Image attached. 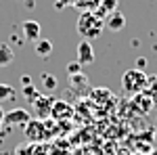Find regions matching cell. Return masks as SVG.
Segmentation results:
<instances>
[{"label": "cell", "mask_w": 157, "mask_h": 155, "mask_svg": "<svg viewBox=\"0 0 157 155\" xmlns=\"http://www.w3.org/2000/svg\"><path fill=\"white\" fill-rule=\"evenodd\" d=\"M103 27H105V23L101 17L94 15V11H84L78 19V34L82 36V40H88V42L101 38Z\"/></svg>", "instance_id": "1"}, {"label": "cell", "mask_w": 157, "mask_h": 155, "mask_svg": "<svg viewBox=\"0 0 157 155\" xmlns=\"http://www.w3.org/2000/svg\"><path fill=\"white\" fill-rule=\"evenodd\" d=\"M121 86L128 95H138L147 88V73L143 69H128L121 78Z\"/></svg>", "instance_id": "2"}, {"label": "cell", "mask_w": 157, "mask_h": 155, "mask_svg": "<svg viewBox=\"0 0 157 155\" xmlns=\"http://www.w3.org/2000/svg\"><path fill=\"white\" fill-rule=\"evenodd\" d=\"M29 105L34 107V113H36V118H38V119H44V118H48V115H50V111H52V105H55V99H52V96L40 95L38 99H34Z\"/></svg>", "instance_id": "3"}, {"label": "cell", "mask_w": 157, "mask_h": 155, "mask_svg": "<svg viewBox=\"0 0 157 155\" xmlns=\"http://www.w3.org/2000/svg\"><path fill=\"white\" fill-rule=\"evenodd\" d=\"M29 119H32V113L27 109L17 107L4 113V126H25Z\"/></svg>", "instance_id": "4"}, {"label": "cell", "mask_w": 157, "mask_h": 155, "mask_svg": "<svg viewBox=\"0 0 157 155\" xmlns=\"http://www.w3.org/2000/svg\"><path fill=\"white\" fill-rule=\"evenodd\" d=\"M75 52H78V63L84 67V65H90V63H94V50L90 46V42L88 40H80V44L75 48Z\"/></svg>", "instance_id": "5"}, {"label": "cell", "mask_w": 157, "mask_h": 155, "mask_svg": "<svg viewBox=\"0 0 157 155\" xmlns=\"http://www.w3.org/2000/svg\"><path fill=\"white\" fill-rule=\"evenodd\" d=\"M21 32H23V38L27 42H36L40 40V23L34 21V19H25L23 23H21Z\"/></svg>", "instance_id": "6"}, {"label": "cell", "mask_w": 157, "mask_h": 155, "mask_svg": "<svg viewBox=\"0 0 157 155\" xmlns=\"http://www.w3.org/2000/svg\"><path fill=\"white\" fill-rule=\"evenodd\" d=\"M117 4H120V0H97L94 15L105 19V15H111L113 11H117Z\"/></svg>", "instance_id": "7"}, {"label": "cell", "mask_w": 157, "mask_h": 155, "mask_svg": "<svg viewBox=\"0 0 157 155\" xmlns=\"http://www.w3.org/2000/svg\"><path fill=\"white\" fill-rule=\"evenodd\" d=\"M23 128H25V136H27L29 141H40V138H42V122H40V119L32 118Z\"/></svg>", "instance_id": "8"}, {"label": "cell", "mask_w": 157, "mask_h": 155, "mask_svg": "<svg viewBox=\"0 0 157 155\" xmlns=\"http://www.w3.org/2000/svg\"><path fill=\"white\" fill-rule=\"evenodd\" d=\"M105 25H107L111 32H120V29H124V27H126V17H124V13L113 11L107 17V23Z\"/></svg>", "instance_id": "9"}, {"label": "cell", "mask_w": 157, "mask_h": 155, "mask_svg": "<svg viewBox=\"0 0 157 155\" xmlns=\"http://www.w3.org/2000/svg\"><path fill=\"white\" fill-rule=\"evenodd\" d=\"M34 50H36V55L40 57V59H46V57H50V52H52V42H50V40H44V38H40V40H36Z\"/></svg>", "instance_id": "10"}, {"label": "cell", "mask_w": 157, "mask_h": 155, "mask_svg": "<svg viewBox=\"0 0 157 155\" xmlns=\"http://www.w3.org/2000/svg\"><path fill=\"white\" fill-rule=\"evenodd\" d=\"M15 61V50L11 44H0V67H6Z\"/></svg>", "instance_id": "11"}, {"label": "cell", "mask_w": 157, "mask_h": 155, "mask_svg": "<svg viewBox=\"0 0 157 155\" xmlns=\"http://www.w3.org/2000/svg\"><path fill=\"white\" fill-rule=\"evenodd\" d=\"M151 101H153V99H151V96L147 95L145 90H143V92H138V95H134V105H136V107L140 109L143 113H147L149 109L153 107V103H151Z\"/></svg>", "instance_id": "12"}, {"label": "cell", "mask_w": 157, "mask_h": 155, "mask_svg": "<svg viewBox=\"0 0 157 155\" xmlns=\"http://www.w3.org/2000/svg\"><path fill=\"white\" fill-rule=\"evenodd\" d=\"M71 115L73 113V109L65 103V101H55V105H52V111H50V115L52 118H57V119H63V115Z\"/></svg>", "instance_id": "13"}, {"label": "cell", "mask_w": 157, "mask_h": 155, "mask_svg": "<svg viewBox=\"0 0 157 155\" xmlns=\"http://www.w3.org/2000/svg\"><path fill=\"white\" fill-rule=\"evenodd\" d=\"M17 96V90L9 86V84H0V103H4V101H11Z\"/></svg>", "instance_id": "14"}, {"label": "cell", "mask_w": 157, "mask_h": 155, "mask_svg": "<svg viewBox=\"0 0 157 155\" xmlns=\"http://www.w3.org/2000/svg\"><path fill=\"white\" fill-rule=\"evenodd\" d=\"M145 92L153 101H157V76H147V88H145Z\"/></svg>", "instance_id": "15"}, {"label": "cell", "mask_w": 157, "mask_h": 155, "mask_svg": "<svg viewBox=\"0 0 157 155\" xmlns=\"http://www.w3.org/2000/svg\"><path fill=\"white\" fill-rule=\"evenodd\" d=\"M21 95H23V99L27 101V103H32L34 99H38V96H40V90H38V88H34V84H27V86H23Z\"/></svg>", "instance_id": "16"}, {"label": "cell", "mask_w": 157, "mask_h": 155, "mask_svg": "<svg viewBox=\"0 0 157 155\" xmlns=\"http://www.w3.org/2000/svg\"><path fill=\"white\" fill-rule=\"evenodd\" d=\"M40 80H42V86H44L46 90H55V88H57V78L50 76V73H42Z\"/></svg>", "instance_id": "17"}, {"label": "cell", "mask_w": 157, "mask_h": 155, "mask_svg": "<svg viewBox=\"0 0 157 155\" xmlns=\"http://www.w3.org/2000/svg\"><path fill=\"white\" fill-rule=\"evenodd\" d=\"M69 80L73 82V86H86V84H88V78L84 76V72L75 73V76H69Z\"/></svg>", "instance_id": "18"}, {"label": "cell", "mask_w": 157, "mask_h": 155, "mask_svg": "<svg viewBox=\"0 0 157 155\" xmlns=\"http://www.w3.org/2000/svg\"><path fill=\"white\" fill-rule=\"evenodd\" d=\"M15 155H36V153H34V147L32 145H19L15 149Z\"/></svg>", "instance_id": "19"}, {"label": "cell", "mask_w": 157, "mask_h": 155, "mask_svg": "<svg viewBox=\"0 0 157 155\" xmlns=\"http://www.w3.org/2000/svg\"><path fill=\"white\" fill-rule=\"evenodd\" d=\"M80 72H82V65H80L78 61H73V63L67 65V73H69V76H75V73H80Z\"/></svg>", "instance_id": "20"}, {"label": "cell", "mask_w": 157, "mask_h": 155, "mask_svg": "<svg viewBox=\"0 0 157 155\" xmlns=\"http://www.w3.org/2000/svg\"><path fill=\"white\" fill-rule=\"evenodd\" d=\"M147 67V59L145 57H138V59H136V69H145Z\"/></svg>", "instance_id": "21"}, {"label": "cell", "mask_w": 157, "mask_h": 155, "mask_svg": "<svg viewBox=\"0 0 157 155\" xmlns=\"http://www.w3.org/2000/svg\"><path fill=\"white\" fill-rule=\"evenodd\" d=\"M4 113H6V111L0 107V134H2V128H4Z\"/></svg>", "instance_id": "22"}, {"label": "cell", "mask_w": 157, "mask_h": 155, "mask_svg": "<svg viewBox=\"0 0 157 155\" xmlns=\"http://www.w3.org/2000/svg\"><path fill=\"white\" fill-rule=\"evenodd\" d=\"M21 84H23V86L32 84V78H29V76H23V78H21Z\"/></svg>", "instance_id": "23"}, {"label": "cell", "mask_w": 157, "mask_h": 155, "mask_svg": "<svg viewBox=\"0 0 157 155\" xmlns=\"http://www.w3.org/2000/svg\"><path fill=\"white\" fill-rule=\"evenodd\" d=\"M63 2H65V4H71V6H73V2H75V0H63Z\"/></svg>", "instance_id": "24"}, {"label": "cell", "mask_w": 157, "mask_h": 155, "mask_svg": "<svg viewBox=\"0 0 157 155\" xmlns=\"http://www.w3.org/2000/svg\"><path fill=\"white\" fill-rule=\"evenodd\" d=\"M155 134H157V132H155ZM155 138H157V136H155Z\"/></svg>", "instance_id": "25"}, {"label": "cell", "mask_w": 157, "mask_h": 155, "mask_svg": "<svg viewBox=\"0 0 157 155\" xmlns=\"http://www.w3.org/2000/svg\"><path fill=\"white\" fill-rule=\"evenodd\" d=\"M153 155H157V153H153Z\"/></svg>", "instance_id": "26"}]
</instances>
